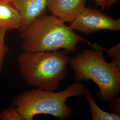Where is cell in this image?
Returning a JSON list of instances; mask_svg holds the SVG:
<instances>
[{"label":"cell","instance_id":"7a4b0ae2","mask_svg":"<svg viewBox=\"0 0 120 120\" xmlns=\"http://www.w3.org/2000/svg\"><path fill=\"white\" fill-rule=\"evenodd\" d=\"M86 88L81 82H76L58 93L40 89L23 91L14 97L12 104L24 120H33L35 116L48 114L60 120L73 115V109L65 103L71 97L85 96Z\"/></svg>","mask_w":120,"mask_h":120},{"label":"cell","instance_id":"ba28073f","mask_svg":"<svg viewBox=\"0 0 120 120\" xmlns=\"http://www.w3.org/2000/svg\"><path fill=\"white\" fill-rule=\"evenodd\" d=\"M21 16L13 0H0V28L7 30H18Z\"/></svg>","mask_w":120,"mask_h":120},{"label":"cell","instance_id":"3957f363","mask_svg":"<svg viewBox=\"0 0 120 120\" xmlns=\"http://www.w3.org/2000/svg\"><path fill=\"white\" fill-rule=\"evenodd\" d=\"M65 51L22 52L17 60L27 83L39 89L56 91L67 73L69 58Z\"/></svg>","mask_w":120,"mask_h":120},{"label":"cell","instance_id":"8992f818","mask_svg":"<svg viewBox=\"0 0 120 120\" xmlns=\"http://www.w3.org/2000/svg\"><path fill=\"white\" fill-rule=\"evenodd\" d=\"M86 0H49L47 10L64 23H70L86 7Z\"/></svg>","mask_w":120,"mask_h":120},{"label":"cell","instance_id":"5bb4252c","mask_svg":"<svg viewBox=\"0 0 120 120\" xmlns=\"http://www.w3.org/2000/svg\"><path fill=\"white\" fill-rule=\"evenodd\" d=\"M94 1L96 4V7L100 6L102 11L105 10V0H94Z\"/></svg>","mask_w":120,"mask_h":120},{"label":"cell","instance_id":"9c48e42d","mask_svg":"<svg viewBox=\"0 0 120 120\" xmlns=\"http://www.w3.org/2000/svg\"><path fill=\"white\" fill-rule=\"evenodd\" d=\"M90 106L93 120H120V116L113 113H109L102 110L93 98L89 89L86 88L85 94Z\"/></svg>","mask_w":120,"mask_h":120},{"label":"cell","instance_id":"4fadbf2b","mask_svg":"<svg viewBox=\"0 0 120 120\" xmlns=\"http://www.w3.org/2000/svg\"><path fill=\"white\" fill-rule=\"evenodd\" d=\"M109 106L113 113L120 116V97L118 96L111 99L109 101Z\"/></svg>","mask_w":120,"mask_h":120},{"label":"cell","instance_id":"9a60e30c","mask_svg":"<svg viewBox=\"0 0 120 120\" xmlns=\"http://www.w3.org/2000/svg\"><path fill=\"white\" fill-rule=\"evenodd\" d=\"M117 0H105V8L107 10L109 9Z\"/></svg>","mask_w":120,"mask_h":120},{"label":"cell","instance_id":"277c9868","mask_svg":"<svg viewBox=\"0 0 120 120\" xmlns=\"http://www.w3.org/2000/svg\"><path fill=\"white\" fill-rule=\"evenodd\" d=\"M76 82L92 80L98 87L99 97L105 102L120 94V70L107 62L101 49H84L77 56L69 58Z\"/></svg>","mask_w":120,"mask_h":120},{"label":"cell","instance_id":"5b68a950","mask_svg":"<svg viewBox=\"0 0 120 120\" xmlns=\"http://www.w3.org/2000/svg\"><path fill=\"white\" fill-rule=\"evenodd\" d=\"M69 28L86 34L101 30H120V19H115L101 10L85 7L81 13L70 23Z\"/></svg>","mask_w":120,"mask_h":120},{"label":"cell","instance_id":"8fae6325","mask_svg":"<svg viewBox=\"0 0 120 120\" xmlns=\"http://www.w3.org/2000/svg\"><path fill=\"white\" fill-rule=\"evenodd\" d=\"M0 120H24V119L17 111L16 106L12 104L1 112Z\"/></svg>","mask_w":120,"mask_h":120},{"label":"cell","instance_id":"7c38bea8","mask_svg":"<svg viewBox=\"0 0 120 120\" xmlns=\"http://www.w3.org/2000/svg\"><path fill=\"white\" fill-rule=\"evenodd\" d=\"M7 30L0 28V74L1 72L4 58L9 52L8 46L5 44L4 38Z\"/></svg>","mask_w":120,"mask_h":120},{"label":"cell","instance_id":"30bf717a","mask_svg":"<svg viewBox=\"0 0 120 120\" xmlns=\"http://www.w3.org/2000/svg\"><path fill=\"white\" fill-rule=\"evenodd\" d=\"M90 46L93 49H101L106 52L108 55L112 58L110 63L115 65L116 67L120 70V43L117 44L112 46L109 49H107L101 47L97 43L91 44Z\"/></svg>","mask_w":120,"mask_h":120},{"label":"cell","instance_id":"6da1fadb","mask_svg":"<svg viewBox=\"0 0 120 120\" xmlns=\"http://www.w3.org/2000/svg\"><path fill=\"white\" fill-rule=\"evenodd\" d=\"M20 34L23 40L22 50L25 52L54 51L64 49L69 53L77 51L80 42L90 44L59 19L46 13L36 18Z\"/></svg>","mask_w":120,"mask_h":120},{"label":"cell","instance_id":"52a82bcc","mask_svg":"<svg viewBox=\"0 0 120 120\" xmlns=\"http://www.w3.org/2000/svg\"><path fill=\"white\" fill-rule=\"evenodd\" d=\"M21 16L20 32L36 18L47 12L49 0H13Z\"/></svg>","mask_w":120,"mask_h":120}]
</instances>
